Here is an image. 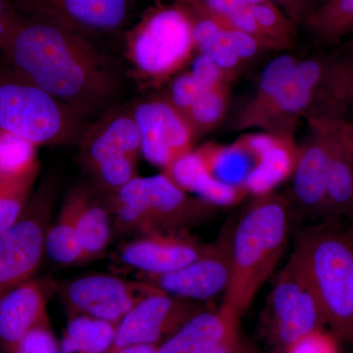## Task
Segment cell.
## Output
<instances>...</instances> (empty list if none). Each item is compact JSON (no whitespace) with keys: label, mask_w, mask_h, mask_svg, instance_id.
Here are the masks:
<instances>
[{"label":"cell","mask_w":353,"mask_h":353,"mask_svg":"<svg viewBox=\"0 0 353 353\" xmlns=\"http://www.w3.org/2000/svg\"><path fill=\"white\" fill-rule=\"evenodd\" d=\"M210 353H241V343L240 339H239V334L234 336L233 338L230 339L225 341L223 345L216 348Z\"/></svg>","instance_id":"cell-42"},{"label":"cell","mask_w":353,"mask_h":353,"mask_svg":"<svg viewBox=\"0 0 353 353\" xmlns=\"http://www.w3.org/2000/svg\"><path fill=\"white\" fill-rule=\"evenodd\" d=\"M190 72L202 88H213L223 83H231L219 67L201 53H199L192 60Z\"/></svg>","instance_id":"cell-37"},{"label":"cell","mask_w":353,"mask_h":353,"mask_svg":"<svg viewBox=\"0 0 353 353\" xmlns=\"http://www.w3.org/2000/svg\"><path fill=\"white\" fill-rule=\"evenodd\" d=\"M131 104L141 139V155L150 163L164 171L192 152L196 134L166 95H152Z\"/></svg>","instance_id":"cell-9"},{"label":"cell","mask_w":353,"mask_h":353,"mask_svg":"<svg viewBox=\"0 0 353 353\" xmlns=\"http://www.w3.org/2000/svg\"><path fill=\"white\" fill-rule=\"evenodd\" d=\"M269 309L276 340L288 348L309 334L321 331L327 323L303 272L290 259L271 290Z\"/></svg>","instance_id":"cell-10"},{"label":"cell","mask_w":353,"mask_h":353,"mask_svg":"<svg viewBox=\"0 0 353 353\" xmlns=\"http://www.w3.org/2000/svg\"><path fill=\"white\" fill-rule=\"evenodd\" d=\"M289 350L290 353H336L334 341L321 331L301 339Z\"/></svg>","instance_id":"cell-39"},{"label":"cell","mask_w":353,"mask_h":353,"mask_svg":"<svg viewBox=\"0 0 353 353\" xmlns=\"http://www.w3.org/2000/svg\"><path fill=\"white\" fill-rule=\"evenodd\" d=\"M196 152L211 175L229 185H243L245 179L255 167L252 166V163H256L254 155L248 150L243 139L229 148L206 145Z\"/></svg>","instance_id":"cell-28"},{"label":"cell","mask_w":353,"mask_h":353,"mask_svg":"<svg viewBox=\"0 0 353 353\" xmlns=\"http://www.w3.org/2000/svg\"><path fill=\"white\" fill-rule=\"evenodd\" d=\"M16 353H61L50 323L41 325L26 336Z\"/></svg>","instance_id":"cell-35"},{"label":"cell","mask_w":353,"mask_h":353,"mask_svg":"<svg viewBox=\"0 0 353 353\" xmlns=\"http://www.w3.org/2000/svg\"><path fill=\"white\" fill-rule=\"evenodd\" d=\"M330 62L331 57H326L301 59L255 128L294 141L297 121L305 118L321 101Z\"/></svg>","instance_id":"cell-12"},{"label":"cell","mask_w":353,"mask_h":353,"mask_svg":"<svg viewBox=\"0 0 353 353\" xmlns=\"http://www.w3.org/2000/svg\"><path fill=\"white\" fill-rule=\"evenodd\" d=\"M126 46L134 75L148 85L176 75L196 51L192 20L178 1L148 9L128 34Z\"/></svg>","instance_id":"cell-6"},{"label":"cell","mask_w":353,"mask_h":353,"mask_svg":"<svg viewBox=\"0 0 353 353\" xmlns=\"http://www.w3.org/2000/svg\"><path fill=\"white\" fill-rule=\"evenodd\" d=\"M117 325L90 316L70 315L59 345L61 353H106L112 345Z\"/></svg>","instance_id":"cell-27"},{"label":"cell","mask_w":353,"mask_h":353,"mask_svg":"<svg viewBox=\"0 0 353 353\" xmlns=\"http://www.w3.org/2000/svg\"><path fill=\"white\" fill-rule=\"evenodd\" d=\"M38 145L10 132H0V172L21 174L38 170Z\"/></svg>","instance_id":"cell-33"},{"label":"cell","mask_w":353,"mask_h":353,"mask_svg":"<svg viewBox=\"0 0 353 353\" xmlns=\"http://www.w3.org/2000/svg\"><path fill=\"white\" fill-rule=\"evenodd\" d=\"M112 218L104 202L94 199L88 188H83L79 233L83 250V262L101 256L112 238Z\"/></svg>","instance_id":"cell-26"},{"label":"cell","mask_w":353,"mask_h":353,"mask_svg":"<svg viewBox=\"0 0 353 353\" xmlns=\"http://www.w3.org/2000/svg\"><path fill=\"white\" fill-rule=\"evenodd\" d=\"M176 1L183 2L201 12L227 22L236 11L248 6L243 0H176Z\"/></svg>","instance_id":"cell-38"},{"label":"cell","mask_w":353,"mask_h":353,"mask_svg":"<svg viewBox=\"0 0 353 353\" xmlns=\"http://www.w3.org/2000/svg\"><path fill=\"white\" fill-rule=\"evenodd\" d=\"M202 309L199 301L158 290L143 297L118 323L112 345L106 353L134 345H158Z\"/></svg>","instance_id":"cell-13"},{"label":"cell","mask_w":353,"mask_h":353,"mask_svg":"<svg viewBox=\"0 0 353 353\" xmlns=\"http://www.w3.org/2000/svg\"><path fill=\"white\" fill-rule=\"evenodd\" d=\"M234 228V223L228 221L217 239L187 266L160 275L143 274L139 281L171 296L199 303L225 294L231 280Z\"/></svg>","instance_id":"cell-8"},{"label":"cell","mask_w":353,"mask_h":353,"mask_svg":"<svg viewBox=\"0 0 353 353\" xmlns=\"http://www.w3.org/2000/svg\"><path fill=\"white\" fill-rule=\"evenodd\" d=\"M0 53L18 74L88 119L119 104L120 70L92 39L58 21L20 16Z\"/></svg>","instance_id":"cell-1"},{"label":"cell","mask_w":353,"mask_h":353,"mask_svg":"<svg viewBox=\"0 0 353 353\" xmlns=\"http://www.w3.org/2000/svg\"><path fill=\"white\" fill-rule=\"evenodd\" d=\"M80 160L88 172L109 162L141 155V139L132 104H118L90 123L78 143Z\"/></svg>","instance_id":"cell-14"},{"label":"cell","mask_w":353,"mask_h":353,"mask_svg":"<svg viewBox=\"0 0 353 353\" xmlns=\"http://www.w3.org/2000/svg\"><path fill=\"white\" fill-rule=\"evenodd\" d=\"M310 137L297 150L292 169L289 199L294 216L303 219L326 220L327 180L330 158L328 137L313 124Z\"/></svg>","instance_id":"cell-15"},{"label":"cell","mask_w":353,"mask_h":353,"mask_svg":"<svg viewBox=\"0 0 353 353\" xmlns=\"http://www.w3.org/2000/svg\"><path fill=\"white\" fill-rule=\"evenodd\" d=\"M132 0H16L26 15L58 21L92 39L122 29Z\"/></svg>","instance_id":"cell-16"},{"label":"cell","mask_w":353,"mask_h":353,"mask_svg":"<svg viewBox=\"0 0 353 353\" xmlns=\"http://www.w3.org/2000/svg\"><path fill=\"white\" fill-rule=\"evenodd\" d=\"M308 124L319 127L330 143L328 180H327L326 220L353 218V160L331 132L314 121Z\"/></svg>","instance_id":"cell-22"},{"label":"cell","mask_w":353,"mask_h":353,"mask_svg":"<svg viewBox=\"0 0 353 353\" xmlns=\"http://www.w3.org/2000/svg\"><path fill=\"white\" fill-rule=\"evenodd\" d=\"M301 60L296 55L285 53L274 58L264 67L254 94L232 124L234 131L254 129L262 114L271 105Z\"/></svg>","instance_id":"cell-24"},{"label":"cell","mask_w":353,"mask_h":353,"mask_svg":"<svg viewBox=\"0 0 353 353\" xmlns=\"http://www.w3.org/2000/svg\"><path fill=\"white\" fill-rule=\"evenodd\" d=\"M322 43H334L353 32V0H324L304 23Z\"/></svg>","instance_id":"cell-29"},{"label":"cell","mask_w":353,"mask_h":353,"mask_svg":"<svg viewBox=\"0 0 353 353\" xmlns=\"http://www.w3.org/2000/svg\"><path fill=\"white\" fill-rule=\"evenodd\" d=\"M229 97L230 83L201 88L187 116L196 139L222 122L226 115Z\"/></svg>","instance_id":"cell-31"},{"label":"cell","mask_w":353,"mask_h":353,"mask_svg":"<svg viewBox=\"0 0 353 353\" xmlns=\"http://www.w3.org/2000/svg\"><path fill=\"white\" fill-rule=\"evenodd\" d=\"M163 173L180 189L194 192L216 206L234 203L246 192L243 185H229L211 175L196 150L176 159Z\"/></svg>","instance_id":"cell-21"},{"label":"cell","mask_w":353,"mask_h":353,"mask_svg":"<svg viewBox=\"0 0 353 353\" xmlns=\"http://www.w3.org/2000/svg\"><path fill=\"white\" fill-rule=\"evenodd\" d=\"M19 17L12 0H0V50L7 34Z\"/></svg>","instance_id":"cell-41"},{"label":"cell","mask_w":353,"mask_h":353,"mask_svg":"<svg viewBox=\"0 0 353 353\" xmlns=\"http://www.w3.org/2000/svg\"><path fill=\"white\" fill-rule=\"evenodd\" d=\"M276 4L294 25L304 24L318 6L317 0H269Z\"/></svg>","instance_id":"cell-40"},{"label":"cell","mask_w":353,"mask_h":353,"mask_svg":"<svg viewBox=\"0 0 353 353\" xmlns=\"http://www.w3.org/2000/svg\"><path fill=\"white\" fill-rule=\"evenodd\" d=\"M290 259L303 272L334 334L353 341V232L334 220L306 227L296 234Z\"/></svg>","instance_id":"cell-3"},{"label":"cell","mask_w":353,"mask_h":353,"mask_svg":"<svg viewBox=\"0 0 353 353\" xmlns=\"http://www.w3.org/2000/svg\"><path fill=\"white\" fill-rule=\"evenodd\" d=\"M39 169L29 173L0 172V233L19 219L32 196Z\"/></svg>","instance_id":"cell-30"},{"label":"cell","mask_w":353,"mask_h":353,"mask_svg":"<svg viewBox=\"0 0 353 353\" xmlns=\"http://www.w3.org/2000/svg\"><path fill=\"white\" fill-rule=\"evenodd\" d=\"M83 185L69 192L54 224L50 225L46 241V253L55 263L72 265L83 262V250L79 233V212Z\"/></svg>","instance_id":"cell-23"},{"label":"cell","mask_w":353,"mask_h":353,"mask_svg":"<svg viewBox=\"0 0 353 353\" xmlns=\"http://www.w3.org/2000/svg\"><path fill=\"white\" fill-rule=\"evenodd\" d=\"M175 1H176V0H175Z\"/></svg>","instance_id":"cell-46"},{"label":"cell","mask_w":353,"mask_h":353,"mask_svg":"<svg viewBox=\"0 0 353 353\" xmlns=\"http://www.w3.org/2000/svg\"><path fill=\"white\" fill-rule=\"evenodd\" d=\"M185 230L139 234L119 248V259L141 274L160 275L179 270L199 259L208 248Z\"/></svg>","instance_id":"cell-17"},{"label":"cell","mask_w":353,"mask_h":353,"mask_svg":"<svg viewBox=\"0 0 353 353\" xmlns=\"http://www.w3.org/2000/svg\"><path fill=\"white\" fill-rule=\"evenodd\" d=\"M350 43H353V39H352V41H350Z\"/></svg>","instance_id":"cell-45"},{"label":"cell","mask_w":353,"mask_h":353,"mask_svg":"<svg viewBox=\"0 0 353 353\" xmlns=\"http://www.w3.org/2000/svg\"><path fill=\"white\" fill-rule=\"evenodd\" d=\"M313 113L353 122V43L331 57L324 94Z\"/></svg>","instance_id":"cell-25"},{"label":"cell","mask_w":353,"mask_h":353,"mask_svg":"<svg viewBox=\"0 0 353 353\" xmlns=\"http://www.w3.org/2000/svg\"><path fill=\"white\" fill-rule=\"evenodd\" d=\"M145 282L105 274L74 279L60 288L69 315L82 314L117 325L139 301L158 292Z\"/></svg>","instance_id":"cell-11"},{"label":"cell","mask_w":353,"mask_h":353,"mask_svg":"<svg viewBox=\"0 0 353 353\" xmlns=\"http://www.w3.org/2000/svg\"><path fill=\"white\" fill-rule=\"evenodd\" d=\"M294 217L288 196L272 190L256 194L234 224L231 280L223 303L240 317L280 263Z\"/></svg>","instance_id":"cell-2"},{"label":"cell","mask_w":353,"mask_h":353,"mask_svg":"<svg viewBox=\"0 0 353 353\" xmlns=\"http://www.w3.org/2000/svg\"><path fill=\"white\" fill-rule=\"evenodd\" d=\"M90 119L0 63V132L36 145L78 143Z\"/></svg>","instance_id":"cell-5"},{"label":"cell","mask_w":353,"mask_h":353,"mask_svg":"<svg viewBox=\"0 0 353 353\" xmlns=\"http://www.w3.org/2000/svg\"><path fill=\"white\" fill-rule=\"evenodd\" d=\"M306 120L314 121L338 139L353 160V122L341 119L330 114L317 113L309 115Z\"/></svg>","instance_id":"cell-36"},{"label":"cell","mask_w":353,"mask_h":353,"mask_svg":"<svg viewBox=\"0 0 353 353\" xmlns=\"http://www.w3.org/2000/svg\"><path fill=\"white\" fill-rule=\"evenodd\" d=\"M157 347L154 345H134L124 348L117 353H157Z\"/></svg>","instance_id":"cell-43"},{"label":"cell","mask_w":353,"mask_h":353,"mask_svg":"<svg viewBox=\"0 0 353 353\" xmlns=\"http://www.w3.org/2000/svg\"><path fill=\"white\" fill-rule=\"evenodd\" d=\"M250 10L274 50H290L294 46L296 39V26L283 12L282 9L267 0L263 3L250 6Z\"/></svg>","instance_id":"cell-32"},{"label":"cell","mask_w":353,"mask_h":353,"mask_svg":"<svg viewBox=\"0 0 353 353\" xmlns=\"http://www.w3.org/2000/svg\"><path fill=\"white\" fill-rule=\"evenodd\" d=\"M248 6H256V4L263 3L267 0H243Z\"/></svg>","instance_id":"cell-44"},{"label":"cell","mask_w":353,"mask_h":353,"mask_svg":"<svg viewBox=\"0 0 353 353\" xmlns=\"http://www.w3.org/2000/svg\"><path fill=\"white\" fill-rule=\"evenodd\" d=\"M201 88L190 71L183 72L172 80L168 90L164 94L172 105L187 119L188 113Z\"/></svg>","instance_id":"cell-34"},{"label":"cell","mask_w":353,"mask_h":353,"mask_svg":"<svg viewBox=\"0 0 353 353\" xmlns=\"http://www.w3.org/2000/svg\"><path fill=\"white\" fill-rule=\"evenodd\" d=\"M48 294L43 282L31 279L0 299V347L4 353H16L32 330L50 323Z\"/></svg>","instance_id":"cell-18"},{"label":"cell","mask_w":353,"mask_h":353,"mask_svg":"<svg viewBox=\"0 0 353 353\" xmlns=\"http://www.w3.org/2000/svg\"><path fill=\"white\" fill-rule=\"evenodd\" d=\"M240 318L224 303L214 310L202 309L159 343L157 353H210L238 334Z\"/></svg>","instance_id":"cell-19"},{"label":"cell","mask_w":353,"mask_h":353,"mask_svg":"<svg viewBox=\"0 0 353 353\" xmlns=\"http://www.w3.org/2000/svg\"><path fill=\"white\" fill-rule=\"evenodd\" d=\"M120 233L181 231L208 220L216 205L190 196L166 174L132 179L104 201Z\"/></svg>","instance_id":"cell-4"},{"label":"cell","mask_w":353,"mask_h":353,"mask_svg":"<svg viewBox=\"0 0 353 353\" xmlns=\"http://www.w3.org/2000/svg\"><path fill=\"white\" fill-rule=\"evenodd\" d=\"M54 180L44 182L32 194L19 219L0 233V299L38 270L57 199Z\"/></svg>","instance_id":"cell-7"},{"label":"cell","mask_w":353,"mask_h":353,"mask_svg":"<svg viewBox=\"0 0 353 353\" xmlns=\"http://www.w3.org/2000/svg\"><path fill=\"white\" fill-rule=\"evenodd\" d=\"M243 139L256 160L243 187L255 194L272 192L276 185L292 174L297 154L294 141L269 134Z\"/></svg>","instance_id":"cell-20"}]
</instances>
